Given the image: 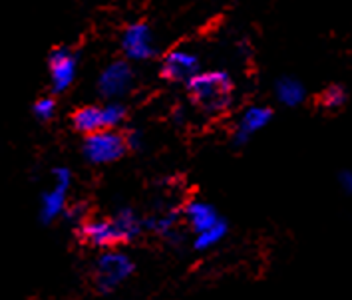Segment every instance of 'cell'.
<instances>
[{"label":"cell","mask_w":352,"mask_h":300,"mask_svg":"<svg viewBox=\"0 0 352 300\" xmlns=\"http://www.w3.org/2000/svg\"><path fill=\"white\" fill-rule=\"evenodd\" d=\"M126 108L118 102V100H108L106 106H102V122H104V128L108 130H116L118 126L124 124L126 119Z\"/></svg>","instance_id":"cell-17"},{"label":"cell","mask_w":352,"mask_h":300,"mask_svg":"<svg viewBox=\"0 0 352 300\" xmlns=\"http://www.w3.org/2000/svg\"><path fill=\"white\" fill-rule=\"evenodd\" d=\"M50 68V82L54 92H64L68 90L76 80V70H78V56L68 48H56L48 60Z\"/></svg>","instance_id":"cell-9"},{"label":"cell","mask_w":352,"mask_h":300,"mask_svg":"<svg viewBox=\"0 0 352 300\" xmlns=\"http://www.w3.org/2000/svg\"><path fill=\"white\" fill-rule=\"evenodd\" d=\"M201 72V62L197 54L186 48H175L167 52V56L162 62V76L169 82L187 84L193 76Z\"/></svg>","instance_id":"cell-7"},{"label":"cell","mask_w":352,"mask_h":300,"mask_svg":"<svg viewBox=\"0 0 352 300\" xmlns=\"http://www.w3.org/2000/svg\"><path fill=\"white\" fill-rule=\"evenodd\" d=\"M182 217L186 219L187 227L193 233H201V231L209 229L211 225H215L221 219L219 213H217V209L213 205H209L207 201H201V199H191L182 209Z\"/></svg>","instance_id":"cell-11"},{"label":"cell","mask_w":352,"mask_h":300,"mask_svg":"<svg viewBox=\"0 0 352 300\" xmlns=\"http://www.w3.org/2000/svg\"><path fill=\"white\" fill-rule=\"evenodd\" d=\"M344 102H346V90L342 86H331L322 94V104L327 108H342Z\"/></svg>","instance_id":"cell-19"},{"label":"cell","mask_w":352,"mask_h":300,"mask_svg":"<svg viewBox=\"0 0 352 300\" xmlns=\"http://www.w3.org/2000/svg\"><path fill=\"white\" fill-rule=\"evenodd\" d=\"M124 139H126V146H128V150H140L142 148V141H144V137H142V132H138V130H131L124 135Z\"/></svg>","instance_id":"cell-21"},{"label":"cell","mask_w":352,"mask_h":300,"mask_svg":"<svg viewBox=\"0 0 352 300\" xmlns=\"http://www.w3.org/2000/svg\"><path fill=\"white\" fill-rule=\"evenodd\" d=\"M126 151H128V146H126L124 133L108 130V128L88 133L82 146V155L92 165H110L113 161L122 159Z\"/></svg>","instance_id":"cell-3"},{"label":"cell","mask_w":352,"mask_h":300,"mask_svg":"<svg viewBox=\"0 0 352 300\" xmlns=\"http://www.w3.org/2000/svg\"><path fill=\"white\" fill-rule=\"evenodd\" d=\"M54 187L48 189L40 199V221L44 225L60 219L68 207V191L72 187V171L68 168H56L52 171Z\"/></svg>","instance_id":"cell-4"},{"label":"cell","mask_w":352,"mask_h":300,"mask_svg":"<svg viewBox=\"0 0 352 300\" xmlns=\"http://www.w3.org/2000/svg\"><path fill=\"white\" fill-rule=\"evenodd\" d=\"M111 221H113V225H116L118 233H120L122 243L135 241L142 235V231H144V219H140L138 213L133 209H128V207L120 209Z\"/></svg>","instance_id":"cell-13"},{"label":"cell","mask_w":352,"mask_h":300,"mask_svg":"<svg viewBox=\"0 0 352 300\" xmlns=\"http://www.w3.org/2000/svg\"><path fill=\"white\" fill-rule=\"evenodd\" d=\"M72 124L80 133L88 135V133L104 130V122H102V108L98 106H84L72 115Z\"/></svg>","instance_id":"cell-14"},{"label":"cell","mask_w":352,"mask_h":300,"mask_svg":"<svg viewBox=\"0 0 352 300\" xmlns=\"http://www.w3.org/2000/svg\"><path fill=\"white\" fill-rule=\"evenodd\" d=\"M227 233H229V227L227 223L219 219L215 225H211L209 229H205L201 233H195V239H193V249L195 251H209V249H213V246H217V244L221 243L223 239L227 237Z\"/></svg>","instance_id":"cell-16"},{"label":"cell","mask_w":352,"mask_h":300,"mask_svg":"<svg viewBox=\"0 0 352 300\" xmlns=\"http://www.w3.org/2000/svg\"><path fill=\"white\" fill-rule=\"evenodd\" d=\"M32 112H34V115H36L38 119H42V122L52 119L56 113V100L54 97H50V95L40 97V100H36V104H34Z\"/></svg>","instance_id":"cell-18"},{"label":"cell","mask_w":352,"mask_h":300,"mask_svg":"<svg viewBox=\"0 0 352 300\" xmlns=\"http://www.w3.org/2000/svg\"><path fill=\"white\" fill-rule=\"evenodd\" d=\"M135 273V263L128 253L106 249L94 263V288L100 295H111Z\"/></svg>","instance_id":"cell-2"},{"label":"cell","mask_w":352,"mask_h":300,"mask_svg":"<svg viewBox=\"0 0 352 300\" xmlns=\"http://www.w3.org/2000/svg\"><path fill=\"white\" fill-rule=\"evenodd\" d=\"M179 221H182V211L179 209H167L164 213H157L149 219H144V229L160 233L169 243H179L182 241V235L177 229Z\"/></svg>","instance_id":"cell-12"},{"label":"cell","mask_w":352,"mask_h":300,"mask_svg":"<svg viewBox=\"0 0 352 300\" xmlns=\"http://www.w3.org/2000/svg\"><path fill=\"white\" fill-rule=\"evenodd\" d=\"M68 223H72V225H80V223H84L86 221V207L84 205H70L66 207V211H64V215H62Z\"/></svg>","instance_id":"cell-20"},{"label":"cell","mask_w":352,"mask_h":300,"mask_svg":"<svg viewBox=\"0 0 352 300\" xmlns=\"http://www.w3.org/2000/svg\"><path fill=\"white\" fill-rule=\"evenodd\" d=\"M122 50L128 56V60L133 62H144V60H151L157 52L155 46V38L148 24L144 22H135L130 24L122 36Z\"/></svg>","instance_id":"cell-5"},{"label":"cell","mask_w":352,"mask_h":300,"mask_svg":"<svg viewBox=\"0 0 352 300\" xmlns=\"http://www.w3.org/2000/svg\"><path fill=\"white\" fill-rule=\"evenodd\" d=\"M193 104L209 115L223 113L233 102V80L227 72H199L187 82Z\"/></svg>","instance_id":"cell-1"},{"label":"cell","mask_w":352,"mask_h":300,"mask_svg":"<svg viewBox=\"0 0 352 300\" xmlns=\"http://www.w3.org/2000/svg\"><path fill=\"white\" fill-rule=\"evenodd\" d=\"M78 235L86 244L102 251L113 249L116 244L122 243L120 233L111 219H88L78 225Z\"/></svg>","instance_id":"cell-8"},{"label":"cell","mask_w":352,"mask_h":300,"mask_svg":"<svg viewBox=\"0 0 352 300\" xmlns=\"http://www.w3.org/2000/svg\"><path fill=\"white\" fill-rule=\"evenodd\" d=\"M133 84V70L128 62L116 60L102 70L98 78V92L106 100H118L130 92Z\"/></svg>","instance_id":"cell-6"},{"label":"cell","mask_w":352,"mask_h":300,"mask_svg":"<svg viewBox=\"0 0 352 300\" xmlns=\"http://www.w3.org/2000/svg\"><path fill=\"white\" fill-rule=\"evenodd\" d=\"M273 119V110L267 108V106H251L243 112L241 119H239V128L235 132V146L237 148H243L249 143V139L255 135L257 132H261L263 128L269 126V122Z\"/></svg>","instance_id":"cell-10"},{"label":"cell","mask_w":352,"mask_h":300,"mask_svg":"<svg viewBox=\"0 0 352 300\" xmlns=\"http://www.w3.org/2000/svg\"><path fill=\"white\" fill-rule=\"evenodd\" d=\"M275 94H277V100L280 104H285L289 108H295L298 104H302V100H305V86L295 78L285 76L277 82Z\"/></svg>","instance_id":"cell-15"},{"label":"cell","mask_w":352,"mask_h":300,"mask_svg":"<svg viewBox=\"0 0 352 300\" xmlns=\"http://www.w3.org/2000/svg\"><path fill=\"white\" fill-rule=\"evenodd\" d=\"M338 181H340V187L344 189V193H351L352 191V173L351 171H340L338 175Z\"/></svg>","instance_id":"cell-22"}]
</instances>
